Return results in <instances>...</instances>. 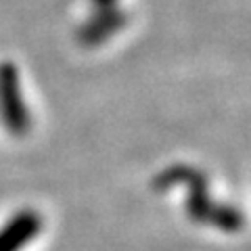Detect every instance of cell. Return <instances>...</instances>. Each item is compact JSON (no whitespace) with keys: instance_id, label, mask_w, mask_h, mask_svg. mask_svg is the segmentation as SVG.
Listing matches in <instances>:
<instances>
[{"instance_id":"6da1fadb","label":"cell","mask_w":251,"mask_h":251,"mask_svg":"<svg viewBox=\"0 0 251 251\" xmlns=\"http://www.w3.org/2000/svg\"><path fill=\"white\" fill-rule=\"evenodd\" d=\"M176 184H182L188 188L186 214L191 216L195 222L216 226V228L226 230V232H234L243 226V216L239 209L211 201L209 188H207V178L203 172L195 170L191 166H172L168 170H163L161 174L155 178L153 188L161 191V188L176 186Z\"/></svg>"},{"instance_id":"7a4b0ae2","label":"cell","mask_w":251,"mask_h":251,"mask_svg":"<svg viewBox=\"0 0 251 251\" xmlns=\"http://www.w3.org/2000/svg\"><path fill=\"white\" fill-rule=\"evenodd\" d=\"M0 120L13 136H25L31 126L19 84V72L13 63L0 65Z\"/></svg>"},{"instance_id":"3957f363","label":"cell","mask_w":251,"mask_h":251,"mask_svg":"<svg viewBox=\"0 0 251 251\" xmlns=\"http://www.w3.org/2000/svg\"><path fill=\"white\" fill-rule=\"evenodd\" d=\"M42 218L34 209H21L0 228V251H21L38 237Z\"/></svg>"},{"instance_id":"277c9868","label":"cell","mask_w":251,"mask_h":251,"mask_svg":"<svg viewBox=\"0 0 251 251\" xmlns=\"http://www.w3.org/2000/svg\"><path fill=\"white\" fill-rule=\"evenodd\" d=\"M122 19H117L115 15H109V17H100V19H94L88 27L82 31V40L88 42V44H97L100 40L111 34L115 27H120Z\"/></svg>"},{"instance_id":"5b68a950","label":"cell","mask_w":251,"mask_h":251,"mask_svg":"<svg viewBox=\"0 0 251 251\" xmlns=\"http://www.w3.org/2000/svg\"><path fill=\"white\" fill-rule=\"evenodd\" d=\"M94 2H97V4H99V2H100V0H94ZM103 2H105V0H103Z\"/></svg>"}]
</instances>
